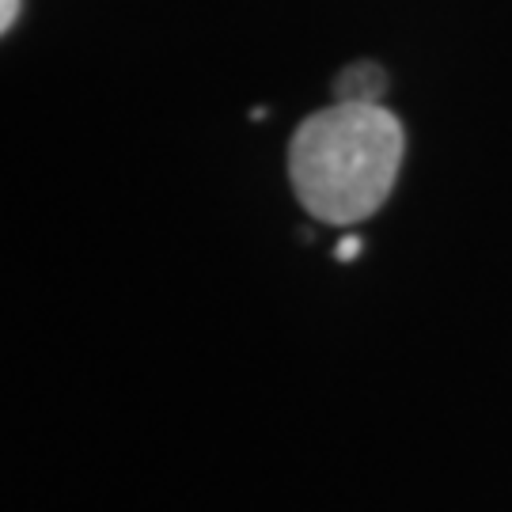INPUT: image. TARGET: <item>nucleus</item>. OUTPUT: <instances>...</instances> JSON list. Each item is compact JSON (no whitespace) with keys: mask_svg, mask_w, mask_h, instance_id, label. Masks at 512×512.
Segmentation results:
<instances>
[{"mask_svg":"<svg viewBox=\"0 0 512 512\" xmlns=\"http://www.w3.org/2000/svg\"><path fill=\"white\" fill-rule=\"evenodd\" d=\"M403 122L384 103H330L289 141V183L319 224H361L391 198L403 167Z\"/></svg>","mask_w":512,"mask_h":512,"instance_id":"f257e3e1","label":"nucleus"},{"mask_svg":"<svg viewBox=\"0 0 512 512\" xmlns=\"http://www.w3.org/2000/svg\"><path fill=\"white\" fill-rule=\"evenodd\" d=\"M387 92V73L376 61H353L334 76V103H380Z\"/></svg>","mask_w":512,"mask_h":512,"instance_id":"f03ea898","label":"nucleus"},{"mask_svg":"<svg viewBox=\"0 0 512 512\" xmlns=\"http://www.w3.org/2000/svg\"><path fill=\"white\" fill-rule=\"evenodd\" d=\"M19 19V0H0V31L8 35Z\"/></svg>","mask_w":512,"mask_h":512,"instance_id":"7ed1b4c3","label":"nucleus"},{"mask_svg":"<svg viewBox=\"0 0 512 512\" xmlns=\"http://www.w3.org/2000/svg\"><path fill=\"white\" fill-rule=\"evenodd\" d=\"M357 255H361V236H346L334 247V258H338V262H349V258H357Z\"/></svg>","mask_w":512,"mask_h":512,"instance_id":"20e7f679","label":"nucleus"}]
</instances>
